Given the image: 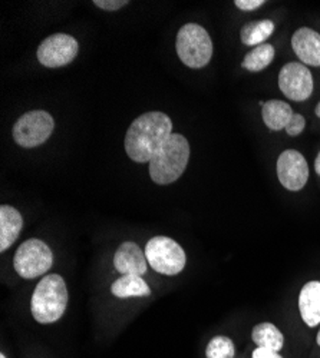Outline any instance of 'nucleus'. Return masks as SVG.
Returning <instances> with one entry per match:
<instances>
[{
  "mask_svg": "<svg viewBox=\"0 0 320 358\" xmlns=\"http://www.w3.org/2000/svg\"><path fill=\"white\" fill-rule=\"evenodd\" d=\"M172 122L162 112H147L138 116L125 135V151L139 164L150 162L172 134Z\"/></svg>",
  "mask_w": 320,
  "mask_h": 358,
  "instance_id": "nucleus-1",
  "label": "nucleus"
},
{
  "mask_svg": "<svg viewBox=\"0 0 320 358\" xmlns=\"http://www.w3.org/2000/svg\"><path fill=\"white\" fill-rule=\"evenodd\" d=\"M190 159V143L181 134H171L150 164L151 179L158 185L176 182Z\"/></svg>",
  "mask_w": 320,
  "mask_h": 358,
  "instance_id": "nucleus-2",
  "label": "nucleus"
},
{
  "mask_svg": "<svg viewBox=\"0 0 320 358\" xmlns=\"http://www.w3.org/2000/svg\"><path fill=\"white\" fill-rule=\"evenodd\" d=\"M68 306V289L64 278L50 274L39 281L31 303L34 318L41 324H50L60 320Z\"/></svg>",
  "mask_w": 320,
  "mask_h": 358,
  "instance_id": "nucleus-3",
  "label": "nucleus"
},
{
  "mask_svg": "<svg viewBox=\"0 0 320 358\" xmlns=\"http://www.w3.org/2000/svg\"><path fill=\"white\" fill-rule=\"evenodd\" d=\"M176 48L180 61L191 69L204 68L211 61V38L206 29L197 23H187L180 29Z\"/></svg>",
  "mask_w": 320,
  "mask_h": 358,
  "instance_id": "nucleus-4",
  "label": "nucleus"
},
{
  "mask_svg": "<svg viewBox=\"0 0 320 358\" xmlns=\"http://www.w3.org/2000/svg\"><path fill=\"white\" fill-rule=\"evenodd\" d=\"M145 257L153 270L164 275H177L186 266V252L168 236H154L145 247Z\"/></svg>",
  "mask_w": 320,
  "mask_h": 358,
  "instance_id": "nucleus-5",
  "label": "nucleus"
},
{
  "mask_svg": "<svg viewBox=\"0 0 320 358\" xmlns=\"http://www.w3.org/2000/svg\"><path fill=\"white\" fill-rule=\"evenodd\" d=\"M53 264L50 248L41 240L32 238L25 241L16 251L13 265L16 273L25 278L32 280L46 274Z\"/></svg>",
  "mask_w": 320,
  "mask_h": 358,
  "instance_id": "nucleus-6",
  "label": "nucleus"
},
{
  "mask_svg": "<svg viewBox=\"0 0 320 358\" xmlns=\"http://www.w3.org/2000/svg\"><path fill=\"white\" fill-rule=\"evenodd\" d=\"M55 121L46 110H31L22 115L13 127V139L22 148H35L49 139Z\"/></svg>",
  "mask_w": 320,
  "mask_h": 358,
  "instance_id": "nucleus-7",
  "label": "nucleus"
},
{
  "mask_svg": "<svg viewBox=\"0 0 320 358\" xmlns=\"http://www.w3.org/2000/svg\"><path fill=\"white\" fill-rule=\"evenodd\" d=\"M79 50L78 41L67 34H55L46 38L38 48V61L46 68L69 65Z\"/></svg>",
  "mask_w": 320,
  "mask_h": 358,
  "instance_id": "nucleus-8",
  "label": "nucleus"
},
{
  "mask_svg": "<svg viewBox=\"0 0 320 358\" xmlns=\"http://www.w3.org/2000/svg\"><path fill=\"white\" fill-rule=\"evenodd\" d=\"M279 87L288 99L302 102L313 92V76L306 65L290 62L279 73Z\"/></svg>",
  "mask_w": 320,
  "mask_h": 358,
  "instance_id": "nucleus-9",
  "label": "nucleus"
},
{
  "mask_svg": "<svg viewBox=\"0 0 320 358\" xmlns=\"http://www.w3.org/2000/svg\"><path fill=\"white\" fill-rule=\"evenodd\" d=\"M277 176L286 189L293 192L303 189L309 179V165L305 157L295 149L281 152L277 159Z\"/></svg>",
  "mask_w": 320,
  "mask_h": 358,
  "instance_id": "nucleus-10",
  "label": "nucleus"
},
{
  "mask_svg": "<svg viewBox=\"0 0 320 358\" xmlns=\"http://www.w3.org/2000/svg\"><path fill=\"white\" fill-rule=\"evenodd\" d=\"M147 257L135 243H124L113 255L115 270L123 275H144L147 273Z\"/></svg>",
  "mask_w": 320,
  "mask_h": 358,
  "instance_id": "nucleus-11",
  "label": "nucleus"
},
{
  "mask_svg": "<svg viewBox=\"0 0 320 358\" xmlns=\"http://www.w3.org/2000/svg\"><path fill=\"white\" fill-rule=\"evenodd\" d=\"M292 48L303 65L320 66V35L313 29H298L292 38Z\"/></svg>",
  "mask_w": 320,
  "mask_h": 358,
  "instance_id": "nucleus-12",
  "label": "nucleus"
},
{
  "mask_svg": "<svg viewBox=\"0 0 320 358\" xmlns=\"http://www.w3.org/2000/svg\"><path fill=\"white\" fill-rule=\"evenodd\" d=\"M23 227V218L13 206H0V251H6L13 245Z\"/></svg>",
  "mask_w": 320,
  "mask_h": 358,
  "instance_id": "nucleus-13",
  "label": "nucleus"
},
{
  "mask_svg": "<svg viewBox=\"0 0 320 358\" xmlns=\"http://www.w3.org/2000/svg\"><path fill=\"white\" fill-rule=\"evenodd\" d=\"M299 310L303 321L309 327L320 324V282H307L299 295Z\"/></svg>",
  "mask_w": 320,
  "mask_h": 358,
  "instance_id": "nucleus-14",
  "label": "nucleus"
},
{
  "mask_svg": "<svg viewBox=\"0 0 320 358\" xmlns=\"http://www.w3.org/2000/svg\"><path fill=\"white\" fill-rule=\"evenodd\" d=\"M261 116H263V121L269 129L281 131L286 129L288 121L292 119L293 110L288 103L273 99L265 102L263 109H261Z\"/></svg>",
  "mask_w": 320,
  "mask_h": 358,
  "instance_id": "nucleus-15",
  "label": "nucleus"
},
{
  "mask_svg": "<svg viewBox=\"0 0 320 358\" xmlns=\"http://www.w3.org/2000/svg\"><path fill=\"white\" fill-rule=\"evenodd\" d=\"M274 32V23L270 19L254 20L243 26L240 39L247 46L263 45Z\"/></svg>",
  "mask_w": 320,
  "mask_h": 358,
  "instance_id": "nucleus-16",
  "label": "nucleus"
},
{
  "mask_svg": "<svg viewBox=\"0 0 320 358\" xmlns=\"http://www.w3.org/2000/svg\"><path fill=\"white\" fill-rule=\"evenodd\" d=\"M253 341L260 347L272 351H280L284 344V337L279 328L270 322H261L253 328Z\"/></svg>",
  "mask_w": 320,
  "mask_h": 358,
  "instance_id": "nucleus-17",
  "label": "nucleus"
},
{
  "mask_svg": "<svg viewBox=\"0 0 320 358\" xmlns=\"http://www.w3.org/2000/svg\"><path fill=\"white\" fill-rule=\"evenodd\" d=\"M111 291L115 296L118 298H128V296H148L151 289L148 284L145 282L139 275H123L120 280H116Z\"/></svg>",
  "mask_w": 320,
  "mask_h": 358,
  "instance_id": "nucleus-18",
  "label": "nucleus"
},
{
  "mask_svg": "<svg viewBox=\"0 0 320 358\" xmlns=\"http://www.w3.org/2000/svg\"><path fill=\"white\" fill-rule=\"evenodd\" d=\"M274 55V48L269 43H263L260 46H256L244 56L242 66L250 72H260L266 69L273 62Z\"/></svg>",
  "mask_w": 320,
  "mask_h": 358,
  "instance_id": "nucleus-19",
  "label": "nucleus"
},
{
  "mask_svg": "<svg viewBox=\"0 0 320 358\" xmlns=\"http://www.w3.org/2000/svg\"><path fill=\"white\" fill-rule=\"evenodd\" d=\"M207 358H232L235 357V344L228 337H214L206 350Z\"/></svg>",
  "mask_w": 320,
  "mask_h": 358,
  "instance_id": "nucleus-20",
  "label": "nucleus"
},
{
  "mask_svg": "<svg viewBox=\"0 0 320 358\" xmlns=\"http://www.w3.org/2000/svg\"><path fill=\"white\" fill-rule=\"evenodd\" d=\"M306 127V119L303 115L300 113H293L292 119H290L287 127H286V132L290 135V136H298L303 132Z\"/></svg>",
  "mask_w": 320,
  "mask_h": 358,
  "instance_id": "nucleus-21",
  "label": "nucleus"
},
{
  "mask_svg": "<svg viewBox=\"0 0 320 358\" xmlns=\"http://www.w3.org/2000/svg\"><path fill=\"white\" fill-rule=\"evenodd\" d=\"M128 3H130L128 0H94V5H97L99 9L108 10V12H115L118 9H123Z\"/></svg>",
  "mask_w": 320,
  "mask_h": 358,
  "instance_id": "nucleus-22",
  "label": "nucleus"
},
{
  "mask_svg": "<svg viewBox=\"0 0 320 358\" xmlns=\"http://www.w3.org/2000/svg\"><path fill=\"white\" fill-rule=\"evenodd\" d=\"M235 5L244 12H251L258 9L260 6H263L265 0H236Z\"/></svg>",
  "mask_w": 320,
  "mask_h": 358,
  "instance_id": "nucleus-23",
  "label": "nucleus"
},
{
  "mask_svg": "<svg viewBox=\"0 0 320 358\" xmlns=\"http://www.w3.org/2000/svg\"><path fill=\"white\" fill-rule=\"evenodd\" d=\"M253 358H283L281 355H279L276 351L272 350H266V348H256L253 352Z\"/></svg>",
  "mask_w": 320,
  "mask_h": 358,
  "instance_id": "nucleus-24",
  "label": "nucleus"
},
{
  "mask_svg": "<svg viewBox=\"0 0 320 358\" xmlns=\"http://www.w3.org/2000/svg\"><path fill=\"white\" fill-rule=\"evenodd\" d=\"M314 171H316V173L320 176V152L317 154L316 161H314Z\"/></svg>",
  "mask_w": 320,
  "mask_h": 358,
  "instance_id": "nucleus-25",
  "label": "nucleus"
},
{
  "mask_svg": "<svg viewBox=\"0 0 320 358\" xmlns=\"http://www.w3.org/2000/svg\"><path fill=\"white\" fill-rule=\"evenodd\" d=\"M314 112H316V115L320 117V102H319V105L316 106V110H314Z\"/></svg>",
  "mask_w": 320,
  "mask_h": 358,
  "instance_id": "nucleus-26",
  "label": "nucleus"
},
{
  "mask_svg": "<svg viewBox=\"0 0 320 358\" xmlns=\"http://www.w3.org/2000/svg\"><path fill=\"white\" fill-rule=\"evenodd\" d=\"M316 341H317V344L320 345V330H319V334H317V338H316Z\"/></svg>",
  "mask_w": 320,
  "mask_h": 358,
  "instance_id": "nucleus-27",
  "label": "nucleus"
},
{
  "mask_svg": "<svg viewBox=\"0 0 320 358\" xmlns=\"http://www.w3.org/2000/svg\"><path fill=\"white\" fill-rule=\"evenodd\" d=\"M0 358H6V357H5V354H2V355H0Z\"/></svg>",
  "mask_w": 320,
  "mask_h": 358,
  "instance_id": "nucleus-28",
  "label": "nucleus"
}]
</instances>
